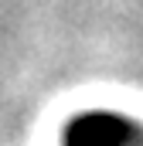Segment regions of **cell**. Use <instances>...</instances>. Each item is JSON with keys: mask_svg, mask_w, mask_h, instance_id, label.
<instances>
[{"mask_svg": "<svg viewBox=\"0 0 143 146\" xmlns=\"http://www.w3.org/2000/svg\"><path fill=\"white\" fill-rule=\"evenodd\" d=\"M65 146H133V133L109 115L78 119L65 136Z\"/></svg>", "mask_w": 143, "mask_h": 146, "instance_id": "1", "label": "cell"}]
</instances>
